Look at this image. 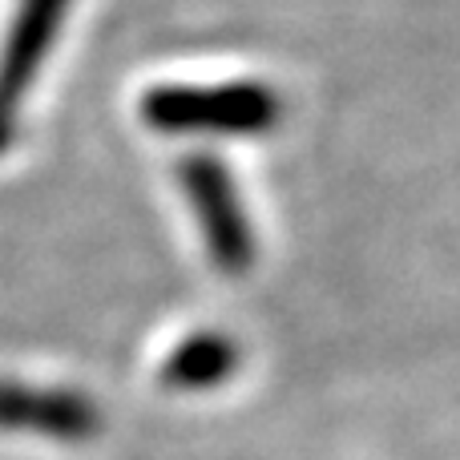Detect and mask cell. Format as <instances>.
Returning <instances> with one entry per match:
<instances>
[{"mask_svg": "<svg viewBox=\"0 0 460 460\" xmlns=\"http://www.w3.org/2000/svg\"><path fill=\"white\" fill-rule=\"evenodd\" d=\"M0 429H37L73 437L85 429V404H77L73 396H45V392L0 384Z\"/></svg>", "mask_w": 460, "mask_h": 460, "instance_id": "obj_2", "label": "cell"}, {"mask_svg": "<svg viewBox=\"0 0 460 460\" xmlns=\"http://www.w3.org/2000/svg\"><path fill=\"white\" fill-rule=\"evenodd\" d=\"M150 118L158 126H218V129H259L275 118V102L254 85L230 89H166L154 93Z\"/></svg>", "mask_w": 460, "mask_h": 460, "instance_id": "obj_1", "label": "cell"}]
</instances>
